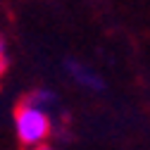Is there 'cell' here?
<instances>
[{
    "mask_svg": "<svg viewBox=\"0 0 150 150\" xmlns=\"http://www.w3.org/2000/svg\"><path fill=\"white\" fill-rule=\"evenodd\" d=\"M14 136L26 150L31 148H38L45 145L50 134H52V119H50V112L45 107L38 105H31L26 100H22L14 110Z\"/></svg>",
    "mask_w": 150,
    "mask_h": 150,
    "instance_id": "obj_1",
    "label": "cell"
},
{
    "mask_svg": "<svg viewBox=\"0 0 150 150\" xmlns=\"http://www.w3.org/2000/svg\"><path fill=\"white\" fill-rule=\"evenodd\" d=\"M67 74L76 81L81 88H86V91H103V79L98 76L96 71H93L91 67H86V64H81L79 60H67Z\"/></svg>",
    "mask_w": 150,
    "mask_h": 150,
    "instance_id": "obj_2",
    "label": "cell"
},
{
    "mask_svg": "<svg viewBox=\"0 0 150 150\" xmlns=\"http://www.w3.org/2000/svg\"><path fill=\"white\" fill-rule=\"evenodd\" d=\"M26 103H31V105H38V107H50L52 103H55V93L52 91H48V88H36V91H31L29 96L24 98Z\"/></svg>",
    "mask_w": 150,
    "mask_h": 150,
    "instance_id": "obj_3",
    "label": "cell"
},
{
    "mask_svg": "<svg viewBox=\"0 0 150 150\" xmlns=\"http://www.w3.org/2000/svg\"><path fill=\"white\" fill-rule=\"evenodd\" d=\"M31 150H52V148H50V145L45 143V145H38V148H31Z\"/></svg>",
    "mask_w": 150,
    "mask_h": 150,
    "instance_id": "obj_4",
    "label": "cell"
}]
</instances>
